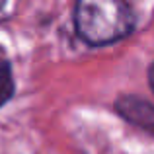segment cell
I'll use <instances>...</instances> for the list:
<instances>
[{"label": "cell", "instance_id": "cell-2", "mask_svg": "<svg viewBox=\"0 0 154 154\" xmlns=\"http://www.w3.org/2000/svg\"><path fill=\"white\" fill-rule=\"evenodd\" d=\"M115 109L129 123L154 133V105L150 102L137 96H121L115 102Z\"/></svg>", "mask_w": 154, "mask_h": 154}, {"label": "cell", "instance_id": "cell-1", "mask_svg": "<svg viewBox=\"0 0 154 154\" xmlns=\"http://www.w3.org/2000/svg\"><path fill=\"white\" fill-rule=\"evenodd\" d=\"M74 26L82 41L100 47L127 37L135 16L127 0H76Z\"/></svg>", "mask_w": 154, "mask_h": 154}, {"label": "cell", "instance_id": "cell-4", "mask_svg": "<svg viewBox=\"0 0 154 154\" xmlns=\"http://www.w3.org/2000/svg\"><path fill=\"white\" fill-rule=\"evenodd\" d=\"M148 84H150V88L154 92V63H152V66L148 68Z\"/></svg>", "mask_w": 154, "mask_h": 154}, {"label": "cell", "instance_id": "cell-3", "mask_svg": "<svg viewBox=\"0 0 154 154\" xmlns=\"http://www.w3.org/2000/svg\"><path fill=\"white\" fill-rule=\"evenodd\" d=\"M14 94V78L8 63H0V105H4Z\"/></svg>", "mask_w": 154, "mask_h": 154}, {"label": "cell", "instance_id": "cell-5", "mask_svg": "<svg viewBox=\"0 0 154 154\" xmlns=\"http://www.w3.org/2000/svg\"><path fill=\"white\" fill-rule=\"evenodd\" d=\"M4 6V0H0V8H2Z\"/></svg>", "mask_w": 154, "mask_h": 154}]
</instances>
